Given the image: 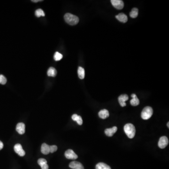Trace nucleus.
Segmentation results:
<instances>
[{
  "mask_svg": "<svg viewBox=\"0 0 169 169\" xmlns=\"http://www.w3.org/2000/svg\"><path fill=\"white\" fill-rule=\"evenodd\" d=\"M168 144H169V140L168 138L166 136H162L159 139L158 145L160 149H163L167 146Z\"/></svg>",
  "mask_w": 169,
  "mask_h": 169,
  "instance_id": "obj_4",
  "label": "nucleus"
},
{
  "mask_svg": "<svg viewBox=\"0 0 169 169\" xmlns=\"http://www.w3.org/2000/svg\"><path fill=\"white\" fill-rule=\"evenodd\" d=\"M78 74L79 79H84V76H85L84 69L82 67H79L78 68Z\"/></svg>",
  "mask_w": 169,
  "mask_h": 169,
  "instance_id": "obj_19",
  "label": "nucleus"
},
{
  "mask_svg": "<svg viewBox=\"0 0 169 169\" xmlns=\"http://www.w3.org/2000/svg\"><path fill=\"white\" fill-rule=\"evenodd\" d=\"M95 169H111L110 166L103 162L97 163L95 166Z\"/></svg>",
  "mask_w": 169,
  "mask_h": 169,
  "instance_id": "obj_18",
  "label": "nucleus"
},
{
  "mask_svg": "<svg viewBox=\"0 0 169 169\" xmlns=\"http://www.w3.org/2000/svg\"><path fill=\"white\" fill-rule=\"evenodd\" d=\"M169 122H168V123H167V127H168V128H169Z\"/></svg>",
  "mask_w": 169,
  "mask_h": 169,
  "instance_id": "obj_29",
  "label": "nucleus"
},
{
  "mask_svg": "<svg viewBox=\"0 0 169 169\" xmlns=\"http://www.w3.org/2000/svg\"><path fill=\"white\" fill-rule=\"evenodd\" d=\"M116 18H117L118 20L122 23H126L128 20V17L126 14L123 13H121L116 16Z\"/></svg>",
  "mask_w": 169,
  "mask_h": 169,
  "instance_id": "obj_12",
  "label": "nucleus"
},
{
  "mask_svg": "<svg viewBox=\"0 0 169 169\" xmlns=\"http://www.w3.org/2000/svg\"><path fill=\"white\" fill-rule=\"evenodd\" d=\"M128 99H129V97L126 94L121 95L119 96L118 100L120 106L122 107L126 106V102L128 100Z\"/></svg>",
  "mask_w": 169,
  "mask_h": 169,
  "instance_id": "obj_8",
  "label": "nucleus"
},
{
  "mask_svg": "<svg viewBox=\"0 0 169 169\" xmlns=\"http://www.w3.org/2000/svg\"><path fill=\"white\" fill-rule=\"evenodd\" d=\"M14 151L20 157H24L25 155V151L24 150L22 145L20 144H17L14 147Z\"/></svg>",
  "mask_w": 169,
  "mask_h": 169,
  "instance_id": "obj_7",
  "label": "nucleus"
},
{
  "mask_svg": "<svg viewBox=\"0 0 169 169\" xmlns=\"http://www.w3.org/2000/svg\"><path fill=\"white\" fill-rule=\"evenodd\" d=\"M25 125L23 123H19L16 126V131L20 134H23L25 133Z\"/></svg>",
  "mask_w": 169,
  "mask_h": 169,
  "instance_id": "obj_10",
  "label": "nucleus"
},
{
  "mask_svg": "<svg viewBox=\"0 0 169 169\" xmlns=\"http://www.w3.org/2000/svg\"><path fill=\"white\" fill-rule=\"evenodd\" d=\"M42 1V0H32V1L33 2H40V1Z\"/></svg>",
  "mask_w": 169,
  "mask_h": 169,
  "instance_id": "obj_27",
  "label": "nucleus"
},
{
  "mask_svg": "<svg viewBox=\"0 0 169 169\" xmlns=\"http://www.w3.org/2000/svg\"><path fill=\"white\" fill-rule=\"evenodd\" d=\"M153 110L152 108L147 106L144 108L142 111L141 117L144 120H147L152 117Z\"/></svg>",
  "mask_w": 169,
  "mask_h": 169,
  "instance_id": "obj_3",
  "label": "nucleus"
},
{
  "mask_svg": "<svg viewBox=\"0 0 169 169\" xmlns=\"http://www.w3.org/2000/svg\"><path fill=\"white\" fill-rule=\"evenodd\" d=\"M47 74L49 77H55L56 76L57 74V71L55 68L51 67L49 68L48 69V72H47Z\"/></svg>",
  "mask_w": 169,
  "mask_h": 169,
  "instance_id": "obj_17",
  "label": "nucleus"
},
{
  "mask_svg": "<svg viewBox=\"0 0 169 169\" xmlns=\"http://www.w3.org/2000/svg\"><path fill=\"white\" fill-rule=\"evenodd\" d=\"M69 167L72 169H84L82 163L77 161H72L69 164Z\"/></svg>",
  "mask_w": 169,
  "mask_h": 169,
  "instance_id": "obj_9",
  "label": "nucleus"
},
{
  "mask_svg": "<svg viewBox=\"0 0 169 169\" xmlns=\"http://www.w3.org/2000/svg\"><path fill=\"white\" fill-rule=\"evenodd\" d=\"M4 147V144L2 143L1 141H0V150H2Z\"/></svg>",
  "mask_w": 169,
  "mask_h": 169,
  "instance_id": "obj_26",
  "label": "nucleus"
},
{
  "mask_svg": "<svg viewBox=\"0 0 169 169\" xmlns=\"http://www.w3.org/2000/svg\"><path fill=\"white\" fill-rule=\"evenodd\" d=\"M38 163L41 167V169H48V165L47 164V161L44 158H40L38 160Z\"/></svg>",
  "mask_w": 169,
  "mask_h": 169,
  "instance_id": "obj_13",
  "label": "nucleus"
},
{
  "mask_svg": "<svg viewBox=\"0 0 169 169\" xmlns=\"http://www.w3.org/2000/svg\"><path fill=\"white\" fill-rule=\"evenodd\" d=\"M136 95H135V94H132V95H131V97H132V98H134V97H136Z\"/></svg>",
  "mask_w": 169,
  "mask_h": 169,
  "instance_id": "obj_28",
  "label": "nucleus"
},
{
  "mask_svg": "<svg viewBox=\"0 0 169 169\" xmlns=\"http://www.w3.org/2000/svg\"><path fill=\"white\" fill-rule=\"evenodd\" d=\"M35 15L37 17H44L45 14L43 10L40 9H39L36 10L35 12Z\"/></svg>",
  "mask_w": 169,
  "mask_h": 169,
  "instance_id": "obj_21",
  "label": "nucleus"
},
{
  "mask_svg": "<svg viewBox=\"0 0 169 169\" xmlns=\"http://www.w3.org/2000/svg\"><path fill=\"white\" fill-rule=\"evenodd\" d=\"M111 3L113 7L118 9H122L124 7V3L121 0H111Z\"/></svg>",
  "mask_w": 169,
  "mask_h": 169,
  "instance_id": "obj_6",
  "label": "nucleus"
},
{
  "mask_svg": "<svg viewBox=\"0 0 169 169\" xmlns=\"http://www.w3.org/2000/svg\"><path fill=\"white\" fill-rule=\"evenodd\" d=\"M41 152L44 155L48 154L50 153V146L46 143H43L41 145Z\"/></svg>",
  "mask_w": 169,
  "mask_h": 169,
  "instance_id": "obj_14",
  "label": "nucleus"
},
{
  "mask_svg": "<svg viewBox=\"0 0 169 169\" xmlns=\"http://www.w3.org/2000/svg\"><path fill=\"white\" fill-rule=\"evenodd\" d=\"M129 15L131 18H136L138 15V9L136 8H134L131 9Z\"/></svg>",
  "mask_w": 169,
  "mask_h": 169,
  "instance_id": "obj_20",
  "label": "nucleus"
},
{
  "mask_svg": "<svg viewBox=\"0 0 169 169\" xmlns=\"http://www.w3.org/2000/svg\"><path fill=\"white\" fill-rule=\"evenodd\" d=\"M57 150V147L56 145H53L50 146V153H54L56 152Z\"/></svg>",
  "mask_w": 169,
  "mask_h": 169,
  "instance_id": "obj_25",
  "label": "nucleus"
},
{
  "mask_svg": "<svg viewBox=\"0 0 169 169\" xmlns=\"http://www.w3.org/2000/svg\"><path fill=\"white\" fill-rule=\"evenodd\" d=\"M124 130L129 138L133 139L135 136L136 129L132 124L128 123L126 124L124 126Z\"/></svg>",
  "mask_w": 169,
  "mask_h": 169,
  "instance_id": "obj_1",
  "label": "nucleus"
},
{
  "mask_svg": "<svg viewBox=\"0 0 169 169\" xmlns=\"http://www.w3.org/2000/svg\"><path fill=\"white\" fill-rule=\"evenodd\" d=\"M64 18L65 22L71 25H76L79 22V18L78 17L69 13L65 14Z\"/></svg>",
  "mask_w": 169,
  "mask_h": 169,
  "instance_id": "obj_2",
  "label": "nucleus"
},
{
  "mask_svg": "<svg viewBox=\"0 0 169 169\" xmlns=\"http://www.w3.org/2000/svg\"><path fill=\"white\" fill-rule=\"evenodd\" d=\"M99 117L101 118L104 119L109 117V111L106 109L101 110L98 113Z\"/></svg>",
  "mask_w": 169,
  "mask_h": 169,
  "instance_id": "obj_15",
  "label": "nucleus"
},
{
  "mask_svg": "<svg viewBox=\"0 0 169 169\" xmlns=\"http://www.w3.org/2000/svg\"><path fill=\"white\" fill-rule=\"evenodd\" d=\"M118 130V128L116 126H113L111 128H108L105 130V134L106 135L109 137H112L115 133Z\"/></svg>",
  "mask_w": 169,
  "mask_h": 169,
  "instance_id": "obj_11",
  "label": "nucleus"
},
{
  "mask_svg": "<svg viewBox=\"0 0 169 169\" xmlns=\"http://www.w3.org/2000/svg\"><path fill=\"white\" fill-rule=\"evenodd\" d=\"M73 121H76L78 125H82L83 124V120L80 116H78L77 114H73L72 117Z\"/></svg>",
  "mask_w": 169,
  "mask_h": 169,
  "instance_id": "obj_16",
  "label": "nucleus"
},
{
  "mask_svg": "<svg viewBox=\"0 0 169 169\" xmlns=\"http://www.w3.org/2000/svg\"><path fill=\"white\" fill-rule=\"evenodd\" d=\"M63 55L60 54L58 52H56L55 53L54 56V59L56 61H58L63 58Z\"/></svg>",
  "mask_w": 169,
  "mask_h": 169,
  "instance_id": "obj_23",
  "label": "nucleus"
},
{
  "mask_svg": "<svg viewBox=\"0 0 169 169\" xmlns=\"http://www.w3.org/2000/svg\"><path fill=\"white\" fill-rule=\"evenodd\" d=\"M64 155L67 159H71V160H76L78 157V155L76 154L75 152L72 150L70 149L65 151Z\"/></svg>",
  "mask_w": 169,
  "mask_h": 169,
  "instance_id": "obj_5",
  "label": "nucleus"
},
{
  "mask_svg": "<svg viewBox=\"0 0 169 169\" xmlns=\"http://www.w3.org/2000/svg\"><path fill=\"white\" fill-rule=\"evenodd\" d=\"M130 103L132 106H138L139 104V99L137 98V96L133 98L131 100Z\"/></svg>",
  "mask_w": 169,
  "mask_h": 169,
  "instance_id": "obj_22",
  "label": "nucleus"
},
{
  "mask_svg": "<svg viewBox=\"0 0 169 169\" xmlns=\"http://www.w3.org/2000/svg\"><path fill=\"white\" fill-rule=\"evenodd\" d=\"M7 79L3 75H0V84H5L7 83Z\"/></svg>",
  "mask_w": 169,
  "mask_h": 169,
  "instance_id": "obj_24",
  "label": "nucleus"
}]
</instances>
